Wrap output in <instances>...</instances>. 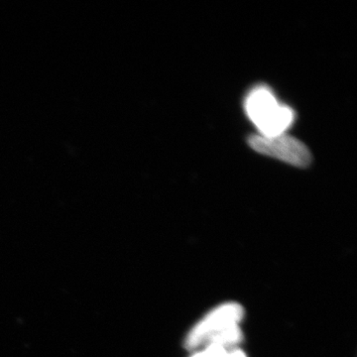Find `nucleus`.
I'll return each mask as SVG.
<instances>
[{
  "instance_id": "1",
  "label": "nucleus",
  "mask_w": 357,
  "mask_h": 357,
  "mask_svg": "<svg viewBox=\"0 0 357 357\" xmlns=\"http://www.w3.org/2000/svg\"><path fill=\"white\" fill-rule=\"evenodd\" d=\"M245 112L262 136L286 133L295 121L293 109L281 105L265 86H258L250 91L245 100Z\"/></svg>"
},
{
  "instance_id": "2",
  "label": "nucleus",
  "mask_w": 357,
  "mask_h": 357,
  "mask_svg": "<svg viewBox=\"0 0 357 357\" xmlns=\"http://www.w3.org/2000/svg\"><path fill=\"white\" fill-rule=\"evenodd\" d=\"M248 144L258 153L299 168H306L312 162L309 148L286 133L276 136L251 135L248 138Z\"/></svg>"
},
{
  "instance_id": "3",
  "label": "nucleus",
  "mask_w": 357,
  "mask_h": 357,
  "mask_svg": "<svg viewBox=\"0 0 357 357\" xmlns=\"http://www.w3.org/2000/svg\"><path fill=\"white\" fill-rule=\"evenodd\" d=\"M243 309L236 303H227L211 311L188 335L185 345L188 349L204 347L210 338L229 328L239 325L243 318Z\"/></svg>"
},
{
  "instance_id": "4",
  "label": "nucleus",
  "mask_w": 357,
  "mask_h": 357,
  "mask_svg": "<svg viewBox=\"0 0 357 357\" xmlns=\"http://www.w3.org/2000/svg\"><path fill=\"white\" fill-rule=\"evenodd\" d=\"M229 351L223 349V347H217V345H210V347H204L203 351L198 352L192 357H225Z\"/></svg>"
},
{
  "instance_id": "5",
  "label": "nucleus",
  "mask_w": 357,
  "mask_h": 357,
  "mask_svg": "<svg viewBox=\"0 0 357 357\" xmlns=\"http://www.w3.org/2000/svg\"><path fill=\"white\" fill-rule=\"evenodd\" d=\"M225 357H246V356L244 354V352L238 351V349H230Z\"/></svg>"
}]
</instances>
